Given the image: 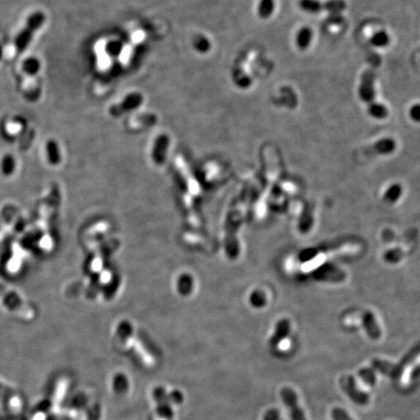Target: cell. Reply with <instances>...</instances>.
I'll return each instance as SVG.
<instances>
[{"instance_id": "cell-24", "label": "cell", "mask_w": 420, "mask_h": 420, "mask_svg": "<svg viewBox=\"0 0 420 420\" xmlns=\"http://www.w3.org/2000/svg\"><path fill=\"white\" fill-rule=\"evenodd\" d=\"M102 414V409L98 404H94L93 407L88 411L87 413V419L88 420H99Z\"/></svg>"}, {"instance_id": "cell-10", "label": "cell", "mask_w": 420, "mask_h": 420, "mask_svg": "<svg viewBox=\"0 0 420 420\" xmlns=\"http://www.w3.org/2000/svg\"><path fill=\"white\" fill-rule=\"evenodd\" d=\"M46 154L48 161L52 165H57L61 162V152L56 141L50 139L47 142Z\"/></svg>"}, {"instance_id": "cell-25", "label": "cell", "mask_w": 420, "mask_h": 420, "mask_svg": "<svg viewBox=\"0 0 420 420\" xmlns=\"http://www.w3.org/2000/svg\"><path fill=\"white\" fill-rule=\"evenodd\" d=\"M0 397L5 398L7 400H11L15 397V392L11 387L0 383Z\"/></svg>"}, {"instance_id": "cell-28", "label": "cell", "mask_w": 420, "mask_h": 420, "mask_svg": "<svg viewBox=\"0 0 420 420\" xmlns=\"http://www.w3.org/2000/svg\"><path fill=\"white\" fill-rule=\"evenodd\" d=\"M197 41H199V44H196V49H198L201 52L206 51L204 47H206V49H208V42L206 38H198Z\"/></svg>"}, {"instance_id": "cell-6", "label": "cell", "mask_w": 420, "mask_h": 420, "mask_svg": "<svg viewBox=\"0 0 420 420\" xmlns=\"http://www.w3.org/2000/svg\"><path fill=\"white\" fill-rule=\"evenodd\" d=\"M0 297L3 299L5 304L10 306L11 308H18V309L22 310V311L25 312V313L30 312L29 309H28V308H26L25 305H23V303L19 301V298H17L16 296L10 294L9 292H8V294H7V292L3 289L2 286H0Z\"/></svg>"}, {"instance_id": "cell-26", "label": "cell", "mask_w": 420, "mask_h": 420, "mask_svg": "<svg viewBox=\"0 0 420 420\" xmlns=\"http://www.w3.org/2000/svg\"><path fill=\"white\" fill-rule=\"evenodd\" d=\"M410 117L416 123H420V103L414 104L410 109Z\"/></svg>"}, {"instance_id": "cell-27", "label": "cell", "mask_w": 420, "mask_h": 420, "mask_svg": "<svg viewBox=\"0 0 420 420\" xmlns=\"http://www.w3.org/2000/svg\"><path fill=\"white\" fill-rule=\"evenodd\" d=\"M263 420H279V411L276 409H271L267 411Z\"/></svg>"}, {"instance_id": "cell-13", "label": "cell", "mask_w": 420, "mask_h": 420, "mask_svg": "<svg viewBox=\"0 0 420 420\" xmlns=\"http://www.w3.org/2000/svg\"><path fill=\"white\" fill-rule=\"evenodd\" d=\"M289 324L287 323H280L279 326L276 329L273 336L271 337V346L273 347L279 346L281 342L289 335Z\"/></svg>"}, {"instance_id": "cell-11", "label": "cell", "mask_w": 420, "mask_h": 420, "mask_svg": "<svg viewBox=\"0 0 420 420\" xmlns=\"http://www.w3.org/2000/svg\"><path fill=\"white\" fill-rule=\"evenodd\" d=\"M141 103H142V96L139 93H132V94L128 95L124 99V103H122L121 105V110L123 112L131 111V110L137 108Z\"/></svg>"}, {"instance_id": "cell-16", "label": "cell", "mask_w": 420, "mask_h": 420, "mask_svg": "<svg viewBox=\"0 0 420 420\" xmlns=\"http://www.w3.org/2000/svg\"><path fill=\"white\" fill-rule=\"evenodd\" d=\"M16 168V161L13 156L11 155H5L3 159L1 161V171L4 175L9 176L13 174Z\"/></svg>"}, {"instance_id": "cell-9", "label": "cell", "mask_w": 420, "mask_h": 420, "mask_svg": "<svg viewBox=\"0 0 420 420\" xmlns=\"http://www.w3.org/2000/svg\"><path fill=\"white\" fill-rule=\"evenodd\" d=\"M396 148V143L392 138H383L372 146V151L376 154H390Z\"/></svg>"}, {"instance_id": "cell-12", "label": "cell", "mask_w": 420, "mask_h": 420, "mask_svg": "<svg viewBox=\"0 0 420 420\" xmlns=\"http://www.w3.org/2000/svg\"><path fill=\"white\" fill-rule=\"evenodd\" d=\"M312 39V30L308 27L301 28L297 34V45L301 50L308 49Z\"/></svg>"}, {"instance_id": "cell-5", "label": "cell", "mask_w": 420, "mask_h": 420, "mask_svg": "<svg viewBox=\"0 0 420 420\" xmlns=\"http://www.w3.org/2000/svg\"><path fill=\"white\" fill-rule=\"evenodd\" d=\"M359 96L360 98L367 103H374L375 91H374V73L372 70L366 71L361 80L359 87Z\"/></svg>"}, {"instance_id": "cell-18", "label": "cell", "mask_w": 420, "mask_h": 420, "mask_svg": "<svg viewBox=\"0 0 420 420\" xmlns=\"http://www.w3.org/2000/svg\"><path fill=\"white\" fill-rule=\"evenodd\" d=\"M358 375L367 385L373 386L376 382V375L372 368H363L358 372Z\"/></svg>"}, {"instance_id": "cell-23", "label": "cell", "mask_w": 420, "mask_h": 420, "mask_svg": "<svg viewBox=\"0 0 420 420\" xmlns=\"http://www.w3.org/2000/svg\"><path fill=\"white\" fill-rule=\"evenodd\" d=\"M168 401L170 404H175V405H181L184 401V396L181 391L179 390H172L171 392L168 393Z\"/></svg>"}, {"instance_id": "cell-8", "label": "cell", "mask_w": 420, "mask_h": 420, "mask_svg": "<svg viewBox=\"0 0 420 420\" xmlns=\"http://www.w3.org/2000/svg\"><path fill=\"white\" fill-rule=\"evenodd\" d=\"M22 69L28 76H35L40 72L41 62L35 56H29L23 62Z\"/></svg>"}, {"instance_id": "cell-14", "label": "cell", "mask_w": 420, "mask_h": 420, "mask_svg": "<svg viewBox=\"0 0 420 420\" xmlns=\"http://www.w3.org/2000/svg\"><path fill=\"white\" fill-rule=\"evenodd\" d=\"M369 113L373 118L382 120L387 117L388 110L382 103H371L369 106Z\"/></svg>"}, {"instance_id": "cell-30", "label": "cell", "mask_w": 420, "mask_h": 420, "mask_svg": "<svg viewBox=\"0 0 420 420\" xmlns=\"http://www.w3.org/2000/svg\"><path fill=\"white\" fill-rule=\"evenodd\" d=\"M3 55H4V51H3V48H2V46L0 45V61L2 59V57H3Z\"/></svg>"}, {"instance_id": "cell-3", "label": "cell", "mask_w": 420, "mask_h": 420, "mask_svg": "<svg viewBox=\"0 0 420 420\" xmlns=\"http://www.w3.org/2000/svg\"><path fill=\"white\" fill-rule=\"evenodd\" d=\"M299 7L311 14H316L321 11L339 13L346 9V4L344 0H330L326 3H321L318 0H299Z\"/></svg>"}, {"instance_id": "cell-29", "label": "cell", "mask_w": 420, "mask_h": 420, "mask_svg": "<svg viewBox=\"0 0 420 420\" xmlns=\"http://www.w3.org/2000/svg\"><path fill=\"white\" fill-rule=\"evenodd\" d=\"M50 407H51V402L49 401V400H45V401L41 402V403L39 404L37 411H47V410H49Z\"/></svg>"}, {"instance_id": "cell-2", "label": "cell", "mask_w": 420, "mask_h": 420, "mask_svg": "<svg viewBox=\"0 0 420 420\" xmlns=\"http://www.w3.org/2000/svg\"><path fill=\"white\" fill-rule=\"evenodd\" d=\"M341 387L342 390L346 393L351 401L359 406H366L370 402V395L363 390H361L355 382L352 375H343L341 377Z\"/></svg>"}, {"instance_id": "cell-7", "label": "cell", "mask_w": 420, "mask_h": 420, "mask_svg": "<svg viewBox=\"0 0 420 420\" xmlns=\"http://www.w3.org/2000/svg\"><path fill=\"white\" fill-rule=\"evenodd\" d=\"M112 387L114 392L118 395H124L128 392L130 388V383L127 375L122 373L115 374V376L113 377Z\"/></svg>"}, {"instance_id": "cell-17", "label": "cell", "mask_w": 420, "mask_h": 420, "mask_svg": "<svg viewBox=\"0 0 420 420\" xmlns=\"http://www.w3.org/2000/svg\"><path fill=\"white\" fill-rule=\"evenodd\" d=\"M168 145V137L167 135H161L157 141L155 142L154 147V157L155 158H163L167 151Z\"/></svg>"}, {"instance_id": "cell-15", "label": "cell", "mask_w": 420, "mask_h": 420, "mask_svg": "<svg viewBox=\"0 0 420 420\" xmlns=\"http://www.w3.org/2000/svg\"><path fill=\"white\" fill-rule=\"evenodd\" d=\"M274 11V0H261L259 4V16L262 19H268Z\"/></svg>"}, {"instance_id": "cell-22", "label": "cell", "mask_w": 420, "mask_h": 420, "mask_svg": "<svg viewBox=\"0 0 420 420\" xmlns=\"http://www.w3.org/2000/svg\"><path fill=\"white\" fill-rule=\"evenodd\" d=\"M331 416L333 420H352L348 413L342 408H334L331 412Z\"/></svg>"}, {"instance_id": "cell-4", "label": "cell", "mask_w": 420, "mask_h": 420, "mask_svg": "<svg viewBox=\"0 0 420 420\" xmlns=\"http://www.w3.org/2000/svg\"><path fill=\"white\" fill-rule=\"evenodd\" d=\"M280 396L285 406L290 410L292 420H307L305 412L299 408L298 396L290 387H283L280 391Z\"/></svg>"}, {"instance_id": "cell-20", "label": "cell", "mask_w": 420, "mask_h": 420, "mask_svg": "<svg viewBox=\"0 0 420 420\" xmlns=\"http://www.w3.org/2000/svg\"><path fill=\"white\" fill-rule=\"evenodd\" d=\"M156 412L161 418L163 419H172L173 417V410L170 406V403H163V404H157Z\"/></svg>"}, {"instance_id": "cell-1", "label": "cell", "mask_w": 420, "mask_h": 420, "mask_svg": "<svg viewBox=\"0 0 420 420\" xmlns=\"http://www.w3.org/2000/svg\"><path fill=\"white\" fill-rule=\"evenodd\" d=\"M46 21V15L41 11H35L28 16L25 28H23L15 39V50L18 54L25 52L32 41L38 30L43 27Z\"/></svg>"}, {"instance_id": "cell-19", "label": "cell", "mask_w": 420, "mask_h": 420, "mask_svg": "<svg viewBox=\"0 0 420 420\" xmlns=\"http://www.w3.org/2000/svg\"><path fill=\"white\" fill-rule=\"evenodd\" d=\"M389 42H390V37L385 31H378L374 33L371 38V43L373 46L378 47V48L387 46Z\"/></svg>"}, {"instance_id": "cell-21", "label": "cell", "mask_w": 420, "mask_h": 420, "mask_svg": "<svg viewBox=\"0 0 420 420\" xmlns=\"http://www.w3.org/2000/svg\"><path fill=\"white\" fill-rule=\"evenodd\" d=\"M153 398L157 402V404H163V403H169L168 401V393L167 392L166 388L158 386L154 389L153 391Z\"/></svg>"}]
</instances>
